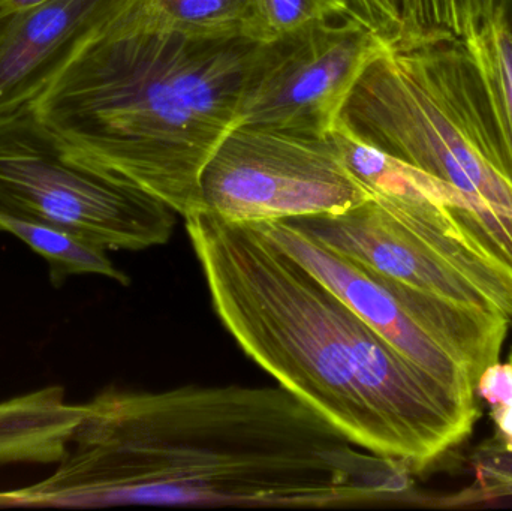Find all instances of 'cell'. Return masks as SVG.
<instances>
[{"instance_id":"obj_9","label":"cell","mask_w":512,"mask_h":511,"mask_svg":"<svg viewBox=\"0 0 512 511\" xmlns=\"http://www.w3.org/2000/svg\"><path fill=\"white\" fill-rule=\"evenodd\" d=\"M387 48L351 18L309 24L258 44L236 126L330 137L358 78Z\"/></svg>"},{"instance_id":"obj_19","label":"cell","mask_w":512,"mask_h":511,"mask_svg":"<svg viewBox=\"0 0 512 511\" xmlns=\"http://www.w3.org/2000/svg\"><path fill=\"white\" fill-rule=\"evenodd\" d=\"M492 419L496 431L490 441L499 449L512 452V402L492 408Z\"/></svg>"},{"instance_id":"obj_16","label":"cell","mask_w":512,"mask_h":511,"mask_svg":"<svg viewBox=\"0 0 512 511\" xmlns=\"http://www.w3.org/2000/svg\"><path fill=\"white\" fill-rule=\"evenodd\" d=\"M472 482L457 492L423 498L421 506L432 509H472L512 501V452L489 441L471 461Z\"/></svg>"},{"instance_id":"obj_5","label":"cell","mask_w":512,"mask_h":511,"mask_svg":"<svg viewBox=\"0 0 512 511\" xmlns=\"http://www.w3.org/2000/svg\"><path fill=\"white\" fill-rule=\"evenodd\" d=\"M357 176L366 203L286 221L388 278L512 321V269L466 227L453 189L381 150L363 156Z\"/></svg>"},{"instance_id":"obj_17","label":"cell","mask_w":512,"mask_h":511,"mask_svg":"<svg viewBox=\"0 0 512 511\" xmlns=\"http://www.w3.org/2000/svg\"><path fill=\"white\" fill-rule=\"evenodd\" d=\"M508 0H445L454 38H468L487 21L501 15Z\"/></svg>"},{"instance_id":"obj_2","label":"cell","mask_w":512,"mask_h":511,"mask_svg":"<svg viewBox=\"0 0 512 511\" xmlns=\"http://www.w3.org/2000/svg\"><path fill=\"white\" fill-rule=\"evenodd\" d=\"M186 221L213 309L249 359L364 450L421 473L472 434L478 399L418 368L255 225Z\"/></svg>"},{"instance_id":"obj_18","label":"cell","mask_w":512,"mask_h":511,"mask_svg":"<svg viewBox=\"0 0 512 511\" xmlns=\"http://www.w3.org/2000/svg\"><path fill=\"white\" fill-rule=\"evenodd\" d=\"M475 395L490 405V408L512 402V363H493L478 377Z\"/></svg>"},{"instance_id":"obj_11","label":"cell","mask_w":512,"mask_h":511,"mask_svg":"<svg viewBox=\"0 0 512 511\" xmlns=\"http://www.w3.org/2000/svg\"><path fill=\"white\" fill-rule=\"evenodd\" d=\"M84 411L59 386L0 402V465L59 464Z\"/></svg>"},{"instance_id":"obj_6","label":"cell","mask_w":512,"mask_h":511,"mask_svg":"<svg viewBox=\"0 0 512 511\" xmlns=\"http://www.w3.org/2000/svg\"><path fill=\"white\" fill-rule=\"evenodd\" d=\"M0 216L68 231L107 251H143L168 243L177 213L78 159L29 104L0 114Z\"/></svg>"},{"instance_id":"obj_3","label":"cell","mask_w":512,"mask_h":511,"mask_svg":"<svg viewBox=\"0 0 512 511\" xmlns=\"http://www.w3.org/2000/svg\"><path fill=\"white\" fill-rule=\"evenodd\" d=\"M258 44L153 29L125 3L30 105L78 159L188 219L204 212L201 173L236 126Z\"/></svg>"},{"instance_id":"obj_7","label":"cell","mask_w":512,"mask_h":511,"mask_svg":"<svg viewBox=\"0 0 512 511\" xmlns=\"http://www.w3.org/2000/svg\"><path fill=\"white\" fill-rule=\"evenodd\" d=\"M255 227L318 276L406 359L451 392L478 399L475 383L501 360L508 318L388 278L328 248L289 221Z\"/></svg>"},{"instance_id":"obj_10","label":"cell","mask_w":512,"mask_h":511,"mask_svg":"<svg viewBox=\"0 0 512 511\" xmlns=\"http://www.w3.org/2000/svg\"><path fill=\"white\" fill-rule=\"evenodd\" d=\"M126 0H42L0 14V114L32 104Z\"/></svg>"},{"instance_id":"obj_12","label":"cell","mask_w":512,"mask_h":511,"mask_svg":"<svg viewBox=\"0 0 512 511\" xmlns=\"http://www.w3.org/2000/svg\"><path fill=\"white\" fill-rule=\"evenodd\" d=\"M0 233L12 234L44 258L54 287H62L66 279L77 275L104 276L119 284L129 285L128 276L114 266L107 249L68 231L0 216Z\"/></svg>"},{"instance_id":"obj_4","label":"cell","mask_w":512,"mask_h":511,"mask_svg":"<svg viewBox=\"0 0 512 511\" xmlns=\"http://www.w3.org/2000/svg\"><path fill=\"white\" fill-rule=\"evenodd\" d=\"M340 123L456 192L472 233L512 269V159L465 38L387 48L364 69Z\"/></svg>"},{"instance_id":"obj_14","label":"cell","mask_w":512,"mask_h":511,"mask_svg":"<svg viewBox=\"0 0 512 511\" xmlns=\"http://www.w3.org/2000/svg\"><path fill=\"white\" fill-rule=\"evenodd\" d=\"M357 20L354 0H248L243 36L268 42L313 23Z\"/></svg>"},{"instance_id":"obj_15","label":"cell","mask_w":512,"mask_h":511,"mask_svg":"<svg viewBox=\"0 0 512 511\" xmlns=\"http://www.w3.org/2000/svg\"><path fill=\"white\" fill-rule=\"evenodd\" d=\"M489 87L512 159V26L502 12L465 38Z\"/></svg>"},{"instance_id":"obj_1","label":"cell","mask_w":512,"mask_h":511,"mask_svg":"<svg viewBox=\"0 0 512 511\" xmlns=\"http://www.w3.org/2000/svg\"><path fill=\"white\" fill-rule=\"evenodd\" d=\"M47 479L0 509H342L412 500V471L357 446L282 386L104 392Z\"/></svg>"},{"instance_id":"obj_8","label":"cell","mask_w":512,"mask_h":511,"mask_svg":"<svg viewBox=\"0 0 512 511\" xmlns=\"http://www.w3.org/2000/svg\"><path fill=\"white\" fill-rule=\"evenodd\" d=\"M204 212L230 224L339 215L372 198L330 137L236 126L204 165Z\"/></svg>"},{"instance_id":"obj_13","label":"cell","mask_w":512,"mask_h":511,"mask_svg":"<svg viewBox=\"0 0 512 511\" xmlns=\"http://www.w3.org/2000/svg\"><path fill=\"white\" fill-rule=\"evenodd\" d=\"M126 9L153 29L237 36L243 35L248 0H128Z\"/></svg>"},{"instance_id":"obj_21","label":"cell","mask_w":512,"mask_h":511,"mask_svg":"<svg viewBox=\"0 0 512 511\" xmlns=\"http://www.w3.org/2000/svg\"><path fill=\"white\" fill-rule=\"evenodd\" d=\"M508 362L512 363V350H511L510 359H508Z\"/></svg>"},{"instance_id":"obj_20","label":"cell","mask_w":512,"mask_h":511,"mask_svg":"<svg viewBox=\"0 0 512 511\" xmlns=\"http://www.w3.org/2000/svg\"><path fill=\"white\" fill-rule=\"evenodd\" d=\"M505 14H507L508 21L512 26V0H508L507 8H505Z\"/></svg>"}]
</instances>
